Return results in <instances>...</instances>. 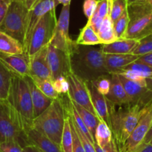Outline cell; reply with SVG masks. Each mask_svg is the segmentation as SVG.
Segmentation results:
<instances>
[{"mask_svg":"<svg viewBox=\"0 0 152 152\" xmlns=\"http://www.w3.org/2000/svg\"><path fill=\"white\" fill-rule=\"evenodd\" d=\"M93 145H94L96 152H119L117 147V145H116V142L114 140L113 137L110 142L104 148H101L96 142L93 143Z\"/></svg>","mask_w":152,"mask_h":152,"instance_id":"obj_40","label":"cell"},{"mask_svg":"<svg viewBox=\"0 0 152 152\" xmlns=\"http://www.w3.org/2000/svg\"><path fill=\"white\" fill-rule=\"evenodd\" d=\"M68 101L65 104L62 96L54 99L49 107L32 122V127L59 145H61L64 122L67 116Z\"/></svg>","mask_w":152,"mask_h":152,"instance_id":"obj_3","label":"cell"},{"mask_svg":"<svg viewBox=\"0 0 152 152\" xmlns=\"http://www.w3.org/2000/svg\"><path fill=\"white\" fill-rule=\"evenodd\" d=\"M128 22H129V19H128V11L126 10L122 14V16L113 23L114 32L117 39L125 37V33L128 28Z\"/></svg>","mask_w":152,"mask_h":152,"instance_id":"obj_31","label":"cell"},{"mask_svg":"<svg viewBox=\"0 0 152 152\" xmlns=\"http://www.w3.org/2000/svg\"><path fill=\"white\" fill-rule=\"evenodd\" d=\"M140 56L133 54H104V64L110 74H118Z\"/></svg>","mask_w":152,"mask_h":152,"instance_id":"obj_18","label":"cell"},{"mask_svg":"<svg viewBox=\"0 0 152 152\" xmlns=\"http://www.w3.org/2000/svg\"><path fill=\"white\" fill-rule=\"evenodd\" d=\"M152 125V102L143 108V113L134 131L124 143L119 152H134L143 142Z\"/></svg>","mask_w":152,"mask_h":152,"instance_id":"obj_9","label":"cell"},{"mask_svg":"<svg viewBox=\"0 0 152 152\" xmlns=\"http://www.w3.org/2000/svg\"><path fill=\"white\" fill-rule=\"evenodd\" d=\"M61 147L63 152H73L72 150V134L69 124V118L67 112V116L64 122V131L61 137Z\"/></svg>","mask_w":152,"mask_h":152,"instance_id":"obj_30","label":"cell"},{"mask_svg":"<svg viewBox=\"0 0 152 152\" xmlns=\"http://www.w3.org/2000/svg\"><path fill=\"white\" fill-rule=\"evenodd\" d=\"M28 11L22 0H11L8 12L0 25V31L18 40L23 46L26 37Z\"/></svg>","mask_w":152,"mask_h":152,"instance_id":"obj_7","label":"cell"},{"mask_svg":"<svg viewBox=\"0 0 152 152\" xmlns=\"http://www.w3.org/2000/svg\"><path fill=\"white\" fill-rule=\"evenodd\" d=\"M152 52V34L139 40V43L134 52L133 55L137 56H142L146 54Z\"/></svg>","mask_w":152,"mask_h":152,"instance_id":"obj_34","label":"cell"},{"mask_svg":"<svg viewBox=\"0 0 152 152\" xmlns=\"http://www.w3.org/2000/svg\"><path fill=\"white\" fill-rule=\"evenodd\" d=\"M47 59L53 81L60 76L66 77L71 71L69 55L51 44L48 46Z\"/></svg>","mask_w":152,"mask_h":152,"instance_id":"obj_14","label":"cell"},{"mask_svg":"<svg viewBox=\"0 0 152 152\" xmlns=\"http://www.w3.org/2000/svg\"><path fill=\"white\" fill-rule=\"evenodd\" d=\"M137 61L144 63V64L152 67V52L151 53L146 54V55H142V56H140Z\"/></svg>","mask_w":152,"mask_h":152,"instance_id":"obj_43","label":"cell"},{"mask_svg":"<svg viewBox=\"0 0 152 152\" xmlns=\"http://www.w3.org/2000/svg\"><path fill=\"white\" fill-rule=\"evenodd\" d=\"M122 70H132V71L140 73L144 78H152V67L140 61H136L131 63V64L125 66Z\"/></svg>","mask_w":152,"mask_h":152,"instance_id":"obj_32","label":"cell"},{"mask_svg":"<svg viewBox=\"0 0 152 152\" xmlns=\"http://www.w3.org/2000/svg\"><path fill=\"white\" fill-rule=\"evenodd\" d=\"M92 83L101 94L106 96L110 90V75L101 76Z\"/></svg>","mask_w":152,"mask_h":152,"instance_id":"obj_35","label":"cell"},{"mask_svg":"<svg viewBox=\"0 0 152 152\" xmlns=\"http://www.w3.org/2000/svg\"><path fill=\"white\" fill-rule=\"evenodd\" d=\"M127 1H128V4H131V3H133V2H138V1H141V0H127Z\"/></svg>","mask_w":152,"mask_h":152,"instance_id":"obj_49","label":"cell"},{"mask_svg":"<svg viewBox=\"0 0 152 152\" xmlns=\"http://www.w3.org/2000/svg\"><path fill=\"white\" fill-rule=\"evenodd\" d=\"M28 145H35L43 152H63L61 145L55 142L46 135L31 126L26 130Z\"/></svg>","mask_w":152,"mask_h":152,"instance_id":"obj_17","label":"cell"},{"mask_svg":"<svg viewBox=\"0 0 152 152\" xmlns=\"http://www.w3.org/2000/svg\"><path fill=\"white\" fill-rule=\"evenodd\" d=\"M33 80L34 83L37 86L39 90L42 92L44 95H46L47 97L50 98L52 99H56L59 98L60 95L58 94L55 90L53 86V83L52 81L49 80L41 79V78H37L34 76H31Z\"/></svg>","mask_w":152,"mask_h":152,"instance_id":"obj_29","label":"cell"},{"mask_svg":"<svg viewBox=\"0 0 152 152\" xmlns=\"http://www.w3.org/2000/svg\"><path fill=\"white\" fill-rule=\"evenodd\" d=\"M128 28L125 37L140 40L152 34V5L141 0L128 4Z\"/></svg>","mask_w":152,"mask_h":152,"instance_id":"obj_4","label":"cell"},{"mask_svg":"<svg viewBox=\"0 0 152 152\" xmlns=\"http://www.w3.org/2000/svg\"><path fill=\"white\" fill-rule=\"evenodd\" d=\"M0 52L11 55H25L23 44L2 31H0Z\"/></svg>","mask_w":152,"mask_h":152,"instance_id":"obj_23","label":"cell"},{"mask_svg":"<svg viewBox=\"0 0 152 152\" xmlns=\"http://www.w3.org/2000/svg\"><path fill=\"white\" fill-rule=\"evenodd\" d=\"M57 22L55 9L46 13L38 22L32 33L28 47L26 55L28 59L38 51L50 44L55 35Z\"/></svg>","mask_w":152,"mask_h":152,"instance_id":"obj_8","label":"cell"},{"mask_svg":"<svg viewBox=\"0 0 152 152\" xmlns=\"http://www.w3.org/2000/svg\"><path fill=\"white\" fill-rule=\"evenodd\" d=\"M14 74L0 61V100H6Z\"/></svg>","mask_w":152,"mask_h":152,"instance_id":"obj_27","label":"cell"},{"mask_svg":"<svg viewBox=\"0 0 152 152\" xmlns=\"http://www.w3.org/2000/svg\"><path fill=\"white\" fill-rule=\"evenodd\" d=\"M66 78L69 82V97L74 102L96 115L92 104L90 90L87 82L80 78L72 71L66 75Z\"/></svg>","mask_w":152,"mask_h":152,"instance_id":"obj_11","label":"cell"},{"mask_svg":"<svg viewBox=\"0 0 152 152\" xmlns=\"http://www.w3.org/2000/svg\"><path fill=\"white\" fill-rule=\"evenodd\" d=\"M55 8H56L55 0H40V2L37 3L31 9L29 10L26 37H25L24 45H23L25 55L26 56H27L26 54H27L29 42H30L32 33H33L37 24L43 17V16H44L49 11L55 9Z\"/></svg>","mask_w":152,"mask_h":152,"instance_id":"obj_12","label":"cell"},{"mask_svg":"<svg viewBox=\"0 0 152 152\" xmlns=\"http://www.w3.org/2000/svg\"><path fill=\"white\" fill-rule=\"evenodd\" d=\"M0 152H23V146L15 140L2 142H0Z\"/></svg>","mask_w":152,"mask_h":152,"instance_id":"obj_37","label":"cell"},{"mask_svg":"<svg viewBox=\"0 0 152 152\" xmlns=\"http://www.w3.org/2000/svg\"><path fill=\"white\" fill-rule=\"evenodd\" d=\"M75 42L77 44L84 46H96L101 44L98 34L95 31L92 26L87 23L81 29L78 39Z\"/></svg>","mask_w":152,"mask_h":152,"instance_id":"obj_26","label":"cell"},{"mask_svg":"<svg viewBox=\"0 0 152 152\" xmlns=\"http://www.w3.org/2000/svg\"><path fill=\"white\" fill-rule=\"evenodd\" d=\"M138 43L139 40L123 37L111 43L102 45L101 49L104 54H132Z\"/></svg>","mask_w":152,"mask_h":152,"instance_id":"obj_22","label":"cell"},{"mask_svg":"<svg viewBox=\"0 0 152 152\" xmlns=\"http://www.w3.org/2000/svg\"><path fill=\"white\" fill-rule=\"evenodd\" d=\"M127 0H112L110 16L113 23L117 20L128 8Z\"/></svg>","mask_w":152,"mask_h":152,"instance_id":"obj_33","label":"cell"},{"mask_svg":"<svg viewBox=\"0 0 152 152\" xmlns=\"http://www.w3.org/2000/svg\"><path fill=\"white\" fill-rule=\"evenodd\" d=\"M24 122L8 100H0V142L15 140L23 148L28 145Z\"/></svg>","mask_w":152,"mask_h":152,"instance_id":"obj_5","label":"cell"},{"mask_svg":"<svg viewBox=\"0 0 152 152\" xmlns=\"http://www.w3.org/2000/svg\"><path fill=\"white\" fill-rule=\"evenodd\" d=\"M55 90L60 96L67 95L69 93V82L65 76H60L52 81Z\"/></svg>","mask_w":152,"mask_h":152,"instance_id":"obj_36","label":"cell"},{"mask_svg":"<svg viewBox=\"0 0 152 152\" xmlns=\"http://www.w3.org/2000/svg\"><path fill=\"white\" fill-rule=\"evenodd\" d=\"M78 45L75 41L69 55L70 69L87 83L93 82L102 75H111L104 64V54L101 48Z\"/></svg>","mask_w":152,"mask_h":152,"instance_id":"obj_1","label":"cell"},{"mask_svg":"<svg viewBox=\"0 0 152 152\" xmlns=\"http://www.w3.org/2000/svg\"><path fill=\"white\" fill-rule=\"evenodd\" d=\"M98 5V0H84L83 11L87 18L90 19L94 14Z\"/></svg>","mask_w":152,"mask_h":152,"instance_id":"obj_39","label":"cell"},{"mask_svg":"<svg viewBox=\"0 0 152 152\" xmlns=\"http://www.w3.org/2000/svg\"><path fill=\"white\" fill-rule=\"evenodd\" d=\"M134 152H152V145L150 143L141 145Z\"/></svg>","mask_w":152,"mask_h":152,"instance_id":"obj_44","label":"cell"},{"mask_svg":"<svg viewBox=\"0 0 152 152\" xmlns=\"http://www.w3.org/2000/svg\"><path fill=\"white\" fill-rule=\"evenodd\" d=\"M91 97V102L95 112L100 120L109 123V102L105 96L101 94L92 82L87 83Z\"/></svg>","mask_w":152,"mask_h":152,"instance_id":"obj_20","label":"cell"},{"mask_svg":"<svg viewBox=\"0 0 152 152\" xmlns=\"http://www.w3.org/2000/svg\"><path fill=\"white\" fill-rule=\"evenodd\" d=\"M149 143H150V144H151V145H152V140H151V142H149Z\"/></svg>","mask_w":152,"mask_h":152,"instance_id":"obj_51","label":"cell"},{"mask_svg":"<svg viewBox=\"0 0 152 152\" xmlns=\"http://www.w3.org/2000/svg\"><path fill=\"white\" fill-rule=\"evenodd\" d=\"M72 0H55V4H56V6L59 4H61L63 5H66L69 4H71Z\"/></svg>","mask_w":152,"mask_h":152,"instance_id":"obj_48","label":"cell"},{"mask_svg":"<svg viewBox=\"0 0 152 152\" xmlns=\"http://www.w3.org/2000/svg\"><path fill=\"white\" fill-rule=\"evenodd\" d=\"M94 139L95 142L101 148L105 147L113 139V134L109 125L106 122L100 120L96 129Z\"/></svg>","mask_w":152,"mask_h":152,"instance_id":"obj_28","label":"cell"},{"mask_svg":"<svg viewBox=\"0 0 152 152\" xmlns=\"http://www.w3.org/2000/svg\"><path fill=\"white\" fill-rule=\"evenodd\" d=\"M48 46L29 58L31 76L53 81L47 59Z\"/></svg>","mask_w":152,"mask_h":152,"instance_id":"obj_15","label":"cell"},{"mask_svg":"<svg viewBox=\"0 0 152 152\" xmlns=\"http://www.w3.org/2000/svg\"><path fill=\"white\" fill-rule=\"evenodd\" d=\"M110 90L105 96L108 102L114 104H124L131 103L129 97L118 74L110 75Z\"/></svg>","mask_w":152,"mask_h":152,"instance_id":"obj_21","label":"cell"},{"mask_svg":"<svg viewBox=\"0 0 152 152\" xmlns=\"http://www.w3.org/2000/svg\"><path fill=\"white\" fill-rule=\"evenodd\" d=\"M26 78L30 89L32 105H33L34 118L35 119L49 107L54 99H50L43 94L35 85L31 76H27Z\"/></svg>","mask_w":152,"mask_h":152,"instance_id":"obj_19","label":"cell"},{"mask_svg":"<svg viewBox=\"0 0 152 152\" xmlns=\"http://www.w3.org/2000/svg\"><path fill=\"white\" fill-rule=\"evenodd\" d=\"M146 1H147V2H148V3H150L151 5H152V0H146Z\"/></svg>","mask_w":152,"mask_h":152,"instance_id":"obj_50","label":"cell"},{"mask_svg":"<svg viewBox=\"0 0 152 152\" xmlns=\"http://www.w3.org/2000/svg\"><path fill=\"white\" fill-rule=\"evenodd\" d=\"M151 140H152V125H151V127L150 128V129H149L148 134H146L144 140H143V142L142 143V145L148 144V143L150 142Z\"/></svg>","mask_w":152,"mask_h":152,"instance_id":"obj_47","label":"cell"},{"mask_svg":"<svg viewBox=\"0 0 152 152\" xmlns=\"http://www.w3.org/2000/svg\"><path fill=\"white\" fill-rule=\"evenodd\" d=\"M143 108L131 103L114 104L109 102L108 125L119 151L138 123L142 115Z\"/></svg>","mask_w":152,"mask_h":152,"instance_id":"obj_2","label":"cell"},{"mask_svg":"<svg viewBox=\"0 0 152 152\" xmlns=\"http://www.w3.org/2000/svg\"><path fill=\"white\" fill-rule=\"evenodd\" d=\"M101 45L108 44L117 40L113 29V23L110 16V12L104 18L100 29L98 32Z\"/></svg>","mask_w":152,"mask_h":152,"instance_id":"obj_24","label":"cell"},{"mask_svg":"<svg viewBox=\"0 0 152 152\" xmlns=\"http://www.w3.org/2000/svg\"><path fill=\"white\" fill-rule=\"evenodd\" d=\"M119 75V74H118ZM125 91L131 100V103L138 104L142 107L152 102V88L149 86L130 81L119 75Z\"/></svg>","mask_w":152,"mask_h":152,"instance_id":"obj_13","label":"cell"},{"mask_svg":"<svg viewBox=\"0 0 152 152\" xmlns=\"http://www.w3.org/2000/svg\"><path fill=\"white\" fill-rule=\"evenodd\" d=\"M0 61L14 75L23 78L31 76L29 59L26 55H11L0 52Z\"/></svg>","mask_w":152,"mask_h":152,"instance_id":"obj_16","label":"cell"},{"mask_svg":"<svg viewBox=\"0 0 152 152\" xmlns=\"http://www.w3.org/2000/svg\"><path fill=\"white\" fill-rule=\"evenodd\" d=\"M7 100L22 118L27 129L32 126L34 119L33 105L26 77L14 75Z\"/></svg>","mask_w":152,"mask_h":152,"instance_id":"obj_6","label":"cell"},{"mask_svg":"<svg viewBox=\"0 0 152 152\" xmlns=\"http://www.w3.org/2000/svg\"><path fill=\"white\" fill-rule=\"evenodd\" d=\"M23 152H43L41 150L33 145H26L23 148Z\"/></svg>","mask_w":152,"mask_h":152,"instance_id":"obj_45","label":"cell"},{"mask_svg":"<svg viewBox=\"0 0 152 152\" xmlns=\"http://www.w3.org/2000/svg\"><path fill=\"white\" fill-rule=\"evenodd\" d=\"M11 2V0H0V25L8 12Z\"/></svg>","mask_w":152,"mask_h":152,"instance_id":"obj_42","label":"cell"},{"mask_svg":"<svg viewBox=\"0 0 152 152\" xmlns=\"http://www.w3.org/2000/svg\"><path fill=\"white\" fill-rule=\"evenodd\" d=\"M26 5V8L28 10H31L37 3L40 2V0H22Z\"/></svg>","mask_w":152,"mask_h":152,"instance_id":"obj_46","label":"cell"},{"mask_svg":"<svg viewBox=\"0 0 152 152\" xmlns=\"http://www.w3.org/2000/svg\"><path fill=\"white\" fill-rule=\"evenodd\" d=\"M71 101L72 104L74 105L75 108L76 110H77V112L78 113V114L80 115L81 118L82 119L83 122H84V124H85V125L87 126V128H88L90 134H91L92 136L94 137L96 129V128H97L98 125H99V122H100V119L96 116V114L90 112V111L88 110L87 109L83 107L82 106H81V105L78 104L77 103L74 102L72 99Z\"/></svg>","mask_w":152,"mask_h":152,"instance_id":"obj_25","label":"cell"},{"mask_svg":"<svg viewBox=\"0 0 152 152\" xmlns=\"http://www.w3.org/2000/svg\"><path fill=\"white\" fill-rule=\"evenodd\" d=\"M69 15L70 4L63 5L59 19L57 22L55 35L50 43L51 45L64 51L67 55L70 54L75 43L69 34Z\"/></svg>","mask_w":152,"mask_h":152,"instance_id":"obj_10","label":"cell"},{"mask_svg":"<svg viewBox=\"0 0 152 152\" xmlns=\"http://www.w3.org/2000/svg\"><path fill=\"white\" fill-rule=\"evenodd\" d=\"M69 124H70V128H71L72 134L73 152H85L84 147H83L82 144H81V140H80L79 139V137H78V134H77V132H76L75 128L72 122V120L70 119V118H69Z\"/></svg>","mask_w":152,"mask_h":152,"instance_id":"obj_38","label":"cell"},{"mask_svg":"<svg viewBox=\"0 0 152 152\" xmlns=\"http://www.w3.org/2000/svg\"><path fill=\"white\" fill-rule=\"evenodd\" d=\"M103 20L104 19H102L101 17H98L96 14H94L88 20V21H87V24L91 26L92 28L94 29L95 31L98 34V32H99V29H100L101 28V26H102V24Z\"/></svg>","mask_w":152,"mask_h":152,"instance_id":"obj_41","label":"cell"}]
</instances>
